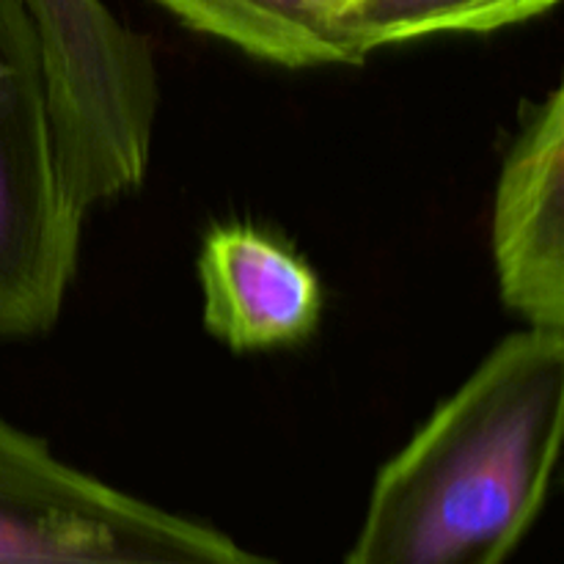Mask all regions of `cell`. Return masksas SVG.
Wrapping results in <instances>:
<instances>
[{
    "mask_svg": "<svg viewBox=\"0 0 564 564\" xmlns=\"http://www.w3.org/2000/svg\"><path fill=\"white\" fill-rule=\"evenodd\" d=\"M564 330L507 336L380 468L345 564H505L549 496Z\"/></svg>",
    "mask_w": 564,
    "mask_h": 564,
    "instance_id": "cell-1",
    "label": "cell"
},
{
    "mask_svg": "<svg viewBox=\"0 0 564 564\" xmlns=\"http://www.w3.org/2000/svg\"><path fill=\"white\" fill-rule=\"evenodd\" d=\"M0 564H279L135 499L0 419Z\"/></svg>",
    "mask_w": 564,
    "mask_h": 564,
    "instance_id": "cell-3",
    "label": "cell"
},
{
    "mask_svg": "<svg viewBox=\"0 0 564 564\" xmlns=\"http://www.w3.org/2000/svg\"><path fill=\"white\" fill-rule=\"evenodd\" d=\"M185 25L292 69L361 64L350 0H158Z\"/></svg>",
    "mask_w": 564,
    "mask_h": 564,
    "instance_id": "cell-7",
    "label": "cell"
},
{
    "mask_svg": "<svg viewBox=\"0 0 564 564\" xmlns=\"http://www.w3.org/2000/svg\"><path fill=\"white\" fill-rule=\"evenodd\" d=\"M496 275L529 328L564 330V94L551 88L523 119L494 198Z\"/></svg>",
    "mask_w": 564,
    "mask_h": 564,
    "instance_id": "cell-5",
    "label": "cell"
},
{
    "mask_svg": "<svg viewBox=\"0 0 564 564\" xmlns=\"http://www.w3.org/2000/svg\"><path fill=\"white\" fill-rule=\"evenodd\" d=\"M36 28L66 176L83 207L135 191L152 154L149 44L102 0H20Z\"/></svg>",
    "mask_w": 564,
    "mask_h": 564,
    "instance_id": "cell-4",
    "label": "cell"
},
{
    "mask_svg": "<svg viewBox=\"0 0 564 564\" xmlns=\"http://www.w3.org/2000/svg\"><path fill=\"white\" fill-rule=\"evenodd\" d=\"M556 0H350L347 25L364 55L441 33H485L554 9Z\"/></svg>",
    "mask_w": 564,
    "mask_h": 564,
    "instance_id": "cell-8",
    "label": "cell"
},
{
    "mask_svg": "<svg viewBox=\"0 0 564 564\" xmlns=\"http://www.w3.org/2000/svg\"><path fill=\"white\" fill-rule=\"evenodd\" d=\"M86 213L58 152L36 28L20 0H0V336L58 319Z\"/></svg>",
    "mask_w": 564,
    "mask_h": 564,
    "instance_id": "cell-2",
    "label": "cell"
},
{
    "mask_svg": "<svg viewBox=\"0 0 564 564\" xmlns=\"http://www.w3.org/2000/svg\"><path fill=\"white\" fill-rule=\"evenodd\" d=\"M198 284L204 325L231 350L297 345L323 317L317 273L257 226H213L198 251Z\"/></svg>",
    "mask_w": 564,
    "mask_h": 564,
    "instance_id": "cell-6",
    "label": "cell"
}]
</instances>
